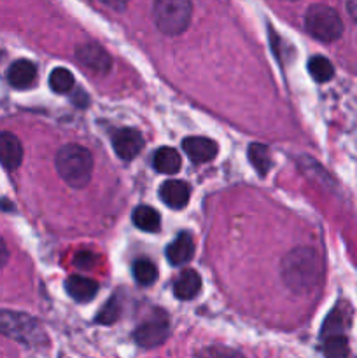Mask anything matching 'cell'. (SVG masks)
I'll return each instance as SVG.
<instances>
[{
  "label": "cell",
  "mask_w": 357,
  "mask_h": 358,
  "mask_svg": "<svg viewBox=\"0 0 357 358\" xmlns=\"http://www.w3.org/2000/svg\"><path fill=\"white\" fill-rule=\"evenodd\" d=\"M346 10H349V14H350V17H352L354 23L357 24V0L346 2Z\"/></svg>",
  "instance_id": "83f0119b"
},
{
  "label": "cell",
  "mask_w": 357,
  "mask_h": 358,
  "mask_svg": "<svg viewBox=\"0 0 357 358\" xmlns=\"http://www.w3.org/2000/svg\"><path fill=\"white\" fill-rule=\"evenodd\" d=\"M132 220L140 231H146V233H156V231H160L161 227L160 213H158L154 208H150V206H146V205L136 206V208L133 210Z\"/></svg>",
  "instance_id": "e0dca14e"
},
{
  "label": "cell",
  "mask_w": 357,
  "mask_h": 358,
  "mask_svg": "<svg viewBox=\"0 0 357 358\" xmlns=\"http://www.w3.org/2000/svg\"><path fill=\"white\" fill-rule=\"evenodd\" d=\"M248 159H251L252 166L255 168L259 177H265L272 168V156H270V149L262 143H251L248 145Z\"/></svg>",
  "instance_id": "ac0fdd59"
},
{
  "label": "cell",
  "mask_w": 357,
  "mask_h": 358,
  "mask_svg": "<svg viewBox=\"0 0 357 358\" xmlns=\"http://www.w3.org/2000/svg\"><path fill=\"white\" fill-rule=\"evenodd\" d=\"M192 358H245L238 350L226 348V346H206L195 353Z\"/></svg>",
  "instance_id": "cb8c5ba5"
},
{
  "label": "cell",
  "mask_w": 357,
  "mask_h": 358,
  "mask_svg": "<svg viewBox=\"0 0 357 358\" xmlns=\"http://www.w3.org/2000/svg\"><path fill=\"white\" fill-rule=\"evenodd\" d=\"M181 154L172 147H161L154 152L153 166L164 175H174L181 170Z\"/></svg>",
  "instance_id": "2e32d148"
},
{
  "label": "cell",
  "mask_w": 357,
  "mask_h": 358,
  "mask_svg": "<svg viewBox=\"0 0 357 358\" xmlns=\"http://www.w3.org/2000/svg\"><path fill=\"white\" fill-rule=\"evenodd\" d=\"M94 262V255L90 254V252H80L76 257V266L83 269H90Z\"/></svg>",
  "instance_id": "484cf974"
},
{
  "label": "cell",
  "mask_w": 357,
  "mask_h": 358,
  "mask_svg": "<svg viewBox=\"0 0 357 358\" xmlns=\"http://www.w3.org/2000/svg\"><path fill=\"white\" fill-rule=\"evenodd\" d=\"M304 27L314 38L321 42H335L343 35V21L332 7L314 3L304 13Z\"/></svg>",
  "instance_id": "5b68a950"
},
{
  "label": "cell",
  "mask_w": 357,
  "mask_h": 358,
  "mask_svg": "<svg viewBox=\"0 0 357 358\" xmlns=\"http://www.w3.org/2000/svg\"><path fill=\"white\" fill-rule=\"evenodd\" d=\"M282 280L296 294H307L315 289L321 280V261L312 248H296L282 261Z\"/></svg>",
  "instance_id": "6da1fadb"
},
{
  "label": "cell",
  "mask_w": 357,
  "mask_h": 358,
  "mask_svg": "<svg viewBox=\"0 0 357 358\" xmlns=\"http://www.w3.org/2000/svg\"><path fill=\"white\" fill-rule=\"evenodd\" d=\"M322 353L326 358H346L349 357V339L345 334L329 336L322 339Z\"/></svg>",
  "instance_id": "d6986e66"
},
{
  "label": "cell",
  "mask_w": 357,
  "mask_h": 358,
  "mask_svg": "<svg viewBox=\"0 0 357 358\" xmlns=\"http://www.w3.org/2000/svg\"><path fill=\"white\" fill-rule=\"evenodd\" d=\"M133 278L142 287L153 285L158 278V268L149 259H136L133 262Z\"/></svg>",
  "instance_id": "ffe728a7"
},
{
  "label": "cell",
  "mask_w": 357,
  "mask_h": 358,
  "mask_svg": "<svg viewBox=\"0 0 357 358\" xmlns=\"http://www.w3.org/2000/svg\"><path fill=\"white\" fill-rule=\"evenodd\" d=\"M76 56L86 69L94 73H107L112 66V58L102 45L90 42L76 49Z\"/></svg>",
  "instance_id": "ba28073f"
},
{
  "label": "cell",
  "mask_w": 357,
  "mask_h": 358,
  "mask_svg": "<svg viewBox=\"0 0 357 358\" xmlns=\"http://www.w3.org/2000/svg\"><path fill=\"white\" fill-rule=\"evenodd\" d=\"M119 313H121V308H119V304H118V297H112V299L108 301L104 308H102L100 313L97 315V322L98 324L111 325L118 320Z\"/></svg>",
  "instance_id": "d4e9b609"
},
{
  "label": "cell",
  "mask_w": 357,
  "mask_h": 358,
  "mask_svg": "<svg viewBox=\"0 0 357 358\" xmlns=\"http://www.w3.org/2000/svg\"><path fill=\"white\" fill-rule=\"evenodd\" d=\"M192 254H195V241H192L191 234L186 231L177 234L175 240L167 247V259L174 266L188 264L192 259Z\"/></svg>",
  "instance_id": "7c38bea8"
},
{
  "label": "cell",
  "mask_w": 357,
  "mask_h": 358,
  "mask_svg": "<svg viewBox=\"0 0 357 358\" xmlns=\"http://www.w3.org/2000/svg\"><path fill=\"white\" fill-rule=\"evenodd\" d=\"M182 150L188 154L189 159L196 164L212 161L217 156V143L214 140L205 138V136H188L182 142Z\"/></svg>",
  "instance_id": "9c48e42d"
},
{
  "label": "cell",
  "mask_w": 357,
  "mask_h": 358,
  "mask_svg": "<svg viewBox=\"0 0 357 358\" xmlns=\"http://www.w3.org/2000/svg\"><path fill=\"white\" fill-rule=\"evenodd\" d=\"M9 261V250H7V245L4 241V238H0V268L7 264Z\"/></svg>",
  "instance_id": "4316f807"
},
{
  "label": "cell",
  "mask_w": 357,
  "mask_h": 358,
  "mask_svg": "<svg viewBox=\"0 0 357 358\" xmlns=\"http://www.w3.org/2000/svg\"><path fill=\"white\" fill-rule=\"evenodd\" d=\"M74 84H76V80H74L72 72L63 69V66L55 69L51 72V76H49V86H51V90L58 94L69 93L74 87Z\"/></svg>",
  "instance_id": "603a6c76"
},
{
  "label": "cell",
  "mask_w": 357,
  "mask_h": 358,
  "mask_svg": "<svg viewBox=\"0 0 357 358\" xmlns=\"http://www.w3.org/2000/svg\"><path fill=\"white\" fill-rule=\"evenodd\" d=\"M0 334L27 346H41L48 343L44 329L37 318L16 311H0Z\"/></svg>",
  "instance_id": "3957f363"
},
{
  "label": "cell",
  "mask_w": 357,
  "mask_h": 358,
  "mask_svg": "<svg viewBox=\"0 0 357 358\" xmlns=\"http://www.w3.org/2000/svg\"><path fill=\"white\" fill-rule=\"evenodd\" d=\"M191 187L184 180H168L160 187V198L167 206L174 210L184 208L189 203Z\"/></svg>",
  "instance_id": "30bf717a"
},
{
  "label": "cell",
  "mask_w": 357,
  "mask_h": 358,
  "mask_svg": "<svg viewBox=\"0 0 357 358\" xmlns=\"http://www.w3.org/2000/svg\"><path fill=\"white\" fill-rule=\"evenodd\" d=\"M200 290H202V278L195 269H184L174 283V294L181 301L192 299L198 296Z\"/></svg>",
  "instance_id": "5bb4252c"
},
{
  "label": "cell",
  "mask_w": 357,
  "mask_h": 358,
  "mask_svg": "<svg viewBox=\"0 0 357 358\" xmlns=\"http://www.w3.org/2000/svg\"><path fill=\"white\" fill-rule=\"evenodd\" d=\"M23 161V147L13 133L0 131V164L7 170H16Z\"/></svg>",
  "instance_id": "8fae6325"
},
{
  "label": "cell",
  "mask_w": 357,
  "mask_h": 358,
  "mask_svg": "<svg viewBox=\"0 0 357 358\" xmlns=\"http://www.w3.org/2000/svg\"><path fill=\"white\" fill-rule=\"evenodd\" d=\"M168 334H170V324H168V317L161 311H156L150 320H146L135 332L136 345L142 348H156V346L163 345L167 341Z\"/></svg>",
  "instance_id": "8992f818"
},
{
  "label": "cell",
  "mask_w": 357,
  "mask_h": 358,
  "mask_svg": "<svg viewBox=\"0 0 357 358\" xmlns=\"http://www.w3.org/2000/svg\"><path fill=\"white\" fill-rule=\"evenodd\" d=\"M66 292L77 303H90L91 299H94L98 292V283L94 280L84 278V276H70L66 280Z\"/></svg>",
  "instance_id": "9a60e30c"
},
{
  "label": "cell",
  "mask_w": 357,
  "mask_h": 358,
  "mask_svg": "<svg viewBox=\"0 0 357 358\" xmlns=\"http://www.w3.org/2000/svg\"><path fill=\"white\" fill-rule=\"evenodd\" d=\"M56 171L70 187L80 189L88 185L93 175V157L83 145L69 143L56 154Z\"/></svg>",
  "instance_id": "7a4b0ae2"
},
{
  "label": "cell",
  "mask_w": 357,
  "mask_h": 358,
  "mask_svg": "<svg viewBox=\"0 0 357 358\" xmlns=\"http://www.w3.org/2000/svg\"><path fill=\"white\" fill-rule=\"evenodd\" d=\"M345 315H343L342 308H335V310L329 313V317L326 318L324 325H322L321 331V338H329V336H340L345 334Z\"/></svg>",
  "instance_id": "7402d4cb"
},
{
  "label": "cell",
  "mask_w": 357,
  "mask_h": 358,
  "mask_svg": "<svg viewBox=\"0 0 357 358\" xmlns=\"http://www.w3.org/2000/svg\"><path fill=\"white\" fill-rule=\"evenodd\" d=\"M308 72L314 77V80L317 83H328V80L332 79L335 76V66L324 56H314L308 62Z\"/></svg>",
  "instance_id": "44dd1931"
},
{
  "label": "cell",
  "mask_w": 357,
  "mask_h": 358,
  "mask_svg": "<svg viewBox=\"0 0 357 358\" xmlns=\"http://www.w3.org/2000/svg\"><path fill=\"white\" fill-rule=\"evenodd\" d=\"M112 147L121 159H135L144 149V136L133 128H122L112 135Z\"/></svg>",
  "instance_id": "52a82bcc"
},
{
  "label": "cell",
  "mask_w": 357,
  "mask_h": 358,
  "mask_svg": "<svg viewBox=\"0 0 357 358\" xmlns=\"http://www.w3.org/2000/svg\"><path fill=\"white\" fill-rule=\"evenodd\" d=\"M7 79H9L10 86L16 90H27L37 79V66L28 59H18L9 66Z\"/></svg>",
  "instance_id": "4fadbf2b"
},
{
  "label": "cell",
  "mask_w": 357,
  "mask_h": 358,
  "mask_svg": "<svg viewBox=\"0 0 357 358\" xmlns=\"http://www.w3.org/2000/svg\"><path fill=\"white\" fill-rule=\"evenodd\" d=\"M192 6L188 0H158L153 3V17L164 35H178L191 23Z\"/></svg>",
  "instance_id": "277c9868"
}]
</instances>
